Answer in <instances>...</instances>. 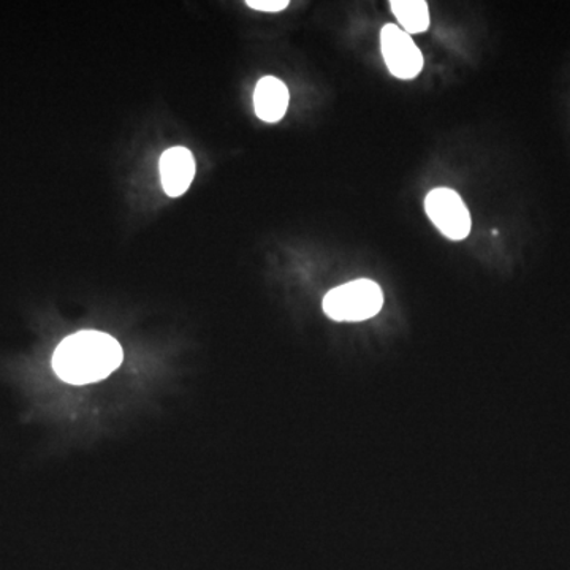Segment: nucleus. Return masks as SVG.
<instances>
[{
  "label": "nucleus",
  "instance_id": "nucleus-1",
  "mask_svg": "<svg viewBox=\"0 0 570 570\" xmlns=\"http://www.w3.org/2000/svg\"><path fill=\"white\" fill-rule=\"evenodd\" d=\"M124 352L115 337L102 332L67 336L52 355L55 373L67 384L88 385L104 381L121 366Z\"/></svg>",
  "mask_w": 570,
  "mask_h": 570
},
{
  "label": "nucleus",
  "instance_id": "nucleus-2",
  "mask_svg": "<svg viewBox=\"0 0 570 570\" xmlns=\"http://www.w3.org/2000/svg\"><path fill=\"white\" fill-rule=\"evenodd\" d=\"M384 305V294L376 283L352 281L333 288L324 298L326 316L336 322H362L376 316Z\"/></svg>",
  "mask_w": 570,
  "mask_h": 570
},
{
  "label": "nucleus",
  "instance_id": "nucleus-3",
  "mask_svg": "<svg viewBox=\"0 0 570 570\" xmlns=\"http://www.w3.org/2000/svg\"><path fill=\"white\" fill-rule=\"evenodd\" d=\"M425 209L431 223L449 239L461 242L471 234V214L455 190L448 187L431 190L425 200Z\"/></svg>",
  "mask_w": 570,
  "mask_h": 570
},
{
  "label": "nucleus",
  "instance_id": "nucleus-4",
  "mask_svg": "<svg viewBox=\"0 0 570 570\" xmlns=\"http://www.w3.org/2000/svg\"><path fill=\"white\" fill-rule=\"evenodd\" d=\"M381 50L390 73L400 80H412L423 69V56L407 32L395 24L381 31Z\"/></svg>",
  "mask_w": 570,
  "mask_h": 570
},
{
  "label": "nucleus",
  "instance_id": "nucleus-5",
  "mask_svg": "<svg viewBox=\"0 0 570 570\" xmlns=\"http://www.w3.org/2000/svg\"><path fill=\"white\" fill-rule=\"evenodd\" d=\"M195 176V160L193 153L183 146H176L163 154L160 159V178L165 194L168 197H181Z\"/></svg>",
  "mask_w": 570,
  "mask_h": 570
},
{
  "label": "nucleus",
  "instance_id": "nucleus-6",
  "mask_svg": "<svg viewBox=\"0 0 570 570\" xmlns=\"http://www.w3.org/2000/svg\"><path fill=\"white\" fill-rule=\"evenodd\" d=\"M288 96L287 86L275 77H265L255 86L254 108L255 115L265 122H277L284 118L287 111Z\"/></svg>",
  "mask_w": 570,
  "mask_h": 570
},
{
  "label": "nucleus",
  "instance_id": "nucleus-7",
  "mask_svg": "<svg viewBox=\"0 0 570 570\" xmlns=\"http://www.w3.org/2000/svg\"><path fill=\"white\" fill-rule=\"evenodd\" d=\"M393 14L407 33H422L430 28V10L425 0H393Z\"/></svg>",
  "mask_w": 570,
  "mask_h": 570
},
{
  "label": "nucleus",
  "instance_id": "nucleus-8",
  "mask_svg": "<svg viewBox=\"0 0 570 570\" xmlns=\"http://www.w3.org/2000/svg\"><path fill=\"white\" fill-rule=\"evenodd\" d=\"M247 6L250 9L258 11H268V13H276L287 9V0H247Z\"/></svg>",
  "mask_w": 570,
  "mask_h": 570
}]
</instances>
